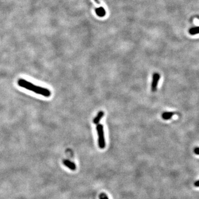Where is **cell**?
I'll return each instance as SVG.
<instances>
[{
	"label": "cell",
	"instance_id": "obj_3",
	"mask_svg": "<svg viewBox=\"0 0 199 199\" xmlns=\"http://www.w3.org/2000/svg\"><path fill=\"white\" fill-rule=\"evenodd\" d=\"M160 79H161V75L158 73H154L153 75L152 82L151 85V90L153 92H155L157 91L158 85Z\"/></svg>",
	"mask_w": 199,
	"mask_h": 199
},
{
	"label": "cell",
	"instance_id": "obj_10",
	"mask_svg": "<svg viewBox=\"0 0 199 199\" xmlns=\"http://www.w3.org/2000/svg\"><path fill=\"white\" fill-rule=\"evenodd\" d=\"M194 153L196 155H199V147H196L194 149Z\"/></svg>",
	"mask_w": 199,
	"mask_h": 199
},
{
	"label": "cell",
	"instance_id": "obj_4",
	"mask_svg": "<svg viewBox=\"0 0 199 199\" xmlns=\"http://www.w3.org/2000/svg\"><path fill=\"white\" fill-rule=\"evenodd\" d=\"M63 164H64L66 167L69 168L70 170H75L77 169V166L73 162L67 160V159H65L63 161Z\"/></svg>",
	"mask_w": 199,
	"mask_h": 199
},
{
	"label": "cell",
	"instance_id": "obj_12",
	"mask_svg": "<svg viewBox=\"0 0 199 199\" xmlns=\"http://www.w3.org/2000/svg\"><path fill=\"white\" fill-rule=\"evenodd\" d=\"M95 1L96 2V3H97L98 5H100V2L99 1V0H95Z\"/></svg>",
	"mask_w": 199,
	"mask_h": 199
},
{
	"label": "cell",
	"instance_id": "obj_7",
	"mask_svg": "<svg viewBox=\"0 0 199 199\" xmlns=\"http://www.w3.org/2000/svg\"><path fill=\"white\" fill-rule=\"evenodd\" d=\"M96 13L98 16L100 17L104 16L105 15V11L103 7H99V8H95Z\"/></svg>",
	"mask_w": 199,
	"mask_h": 199
},
{
	"label": "cell",
	"instance_id": "obj_9",
	"mask_svg": "<svg viewBox=\"0 0 199 199\" xmlns=\"http://www.w3.org/2000/svg\"><path fill=\"white\" fill-rule=\"evenodd\" d=\"M100 199H109L108 196H107L105 193H102L100 195Z\"/></svg>",
	"mask_w": 199,
	"mask_h": 199
},
{
	"label": "cell",
	"instance_id": "obj_11",
	"mask_svg": "<svg viewBox=\"0 0 199 199\" xmlns=\"http://www.w3.org/2000/svg\"><path fill=\"white\" fill-rule=\"evenodd\" d=\"M194 186H195V187H199V180H197V181H195L194 183Z\"/></svg>",
	"mask_w": 199,
	"mask_h": 199
},
{
	"label": "cell",
	"instance_id": "obj_8",
	"mask_svg": "<svg viewBox=\"0 0 199 199\" xmlns=\"http://www.w3.org/2000/svg\"><path fill=\"white\" fill-rule=\"evenodd\" d=\"M189 32L191 35H195L199 34V27H193L189 29Z\"/></svg>",
	"mask_w": 199,
	"mask_h": 199
},
{
	"label": "cell",
	"instance_id": "obj_5",
	"mask_svg": "<svg viewBox=\"0 0 199 199\" xmlns=\"http://www.w3.org/2000/svg\"><path fill=\"white\" fill-rule=\"evenodd\" d=\"M104 115H105V113H104L103 111H99V113H97L96 116L93 119V123L95 124V125H98L99 123V122H100L101 119H103Z\"/></svg>",
	"mask_w": 199,
	"mask_h": 199
},
{
	"label": "cell",
	"instance_id": "obj_6",
	"mask_svg": "<svg viewBox=\"0 0 199 199\" xmlns=\"http://www.w3.org/2000/svg\"><path fill=\"white\" fill-rule=\"evenodd\" d=\"M175 115V113L174 112H164L162 113L161 117L164 120H169L171 119Z\"/></svg>",
	"mask_w": 199,
	"mask_h": 199
},
{
	"label": "cell",
	"instance_id": "obj_2",
	"mask_svg": "<svg viewBox=\"0 0 199 199\" xmlns=\"http://www.w3.org/2000/svg\"><path fill=\"white\" fill-rule=\"evenodd\" d=\"M97 132L98 135V144L100 148L103 149L105 147V139L104 135L103 126L101 124H98L96 126Z\"/></svg>",
	"mask_w": 199,
	"mask_h": 199
},
{
	"label": "cell",
	"instance_id": "obj_1",
	"mask_svg": "<svg viewBox=\"0 0 199 199\" xmlns=\"http://www.w3.org/2000/svg\"><path fill=\"white\" fill-rule=\"evenodd\" d=\"M18 84L19 86L25 88L26 89L32 91L33 92L41 95L45 97H49L51 95V92L50 90L43 87L38 86L34 85L33 83H30L28 81L23 79H19L18 80Z\"/></svg>",
	"mask_w": 199,
	"mask_h": 199
}]
</instances>
